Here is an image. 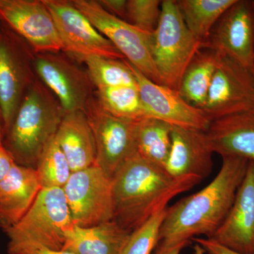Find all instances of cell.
<instances>
[{
  "label": "cell",
  "mask_w": 254,
  "mask_h": 254,
  "mask_svg": "<svg viewBox=\"0 0 254 254\" xmlns=\"http://www.w3.org/2000/svg\"><path fill=\"white\" fill-rule=\"evenodd\" d=\"M222 158L221 168L206 187L167 207L159 242L189 243L199 235L213 237L233 204L249 163L234 155Z\"/></svg>",
  "instance_id": "obj_1"
},
{
  "label": "cell",
  "mask_w": 254,
  "mask_h": 254,
  "mask_svg": "<svg viewBox=\"0 0 254 254\" xmlns=\"http://www.w3.org/2000/svg\"><path fill=\"white\" fill-rule=\"evenodd\" d=\"M112 182L113 220L131 233L175 195L201 180L195 177L175 180L165 169L150 163L136 153L119 169Z\"/></svg>",
  "instance_id": "obj_2"
},
{
  "label": "cell",
  "mask_w": 254,
  "mask_h": 254,
  "mask_svg": "<svg viewBox=\"0 0 254 254\" xmlns=\"http://www.w3.org/2000/svg\"><path fill=\"white\" fill-rule=\"evenodd\" d=\"M65 115L59 100L37 78L3 136L2 144L14 163L36 170L43 150L56 134Z\"/></svg>",
  "instance_id": "obj_3"
},
{
  "label": "cell",
  "mask_w": 254,
  "mask_h": 254,
  "mask_svg": "<svg viewBox=\"0 0 254 254\" xmlns=\"http://www.w3.org/2000/svg\"><path fill=\"white\" fill-rule=\"evenodd\" d=\"M73 225L63 189L42 188L27 213L5 232L8 254L63 250L66 233Z\"/></svg>",
  "instance_id": "obj_4"
},
{
  "label": "cell",
  "mask_w": 254,
  "mask_h": 254,
  "mask_svg": "<svg viewBox=\"0 0 254 254\" xmlns=\"http://www.w3.org/2000/svg\"><path fill=\"white\" fill-rule=\"evenodd\" d=\"M161 8L153 33V61L162 85L178 91L184 73L203 45L187 27L177 0H164Z\"/></svg>",
  "instance_id": "obj_5"
},
{
  "label": "cell",
  "mask_w": 254,
  "mask_h": 254,
  "mask_svg": "<svg viewBox=\"0 0 254 254\" xmlns=\"http://www.w3.org/2000/svg\"><path fill=\"white\" fill-rule=\"evenodd\" d=\"M31 47L0 21V108L3 136L14 120L23 97L36 81Z\"/></svg>",
  "instance_id": "obj_6"
},
{
  "label": "cell",
  "mask_w": 254,
  "mask_h": 254,
  "mask_svg": "<svg viewBox=\"0 0 254 254\" xmlns=\"http://www.w3.org/2000/svg\"><path fill=\"white\" fill-rule=\"evenodd\" d=\"M73 5L125 60L145 77L161 84L152 53L153 33L141 31L125 20L110 14L95 0H73Z\"/></svg>",
  "instance_id": "obj_7"
},
{
  "label": "cell",
  "mask_w": 254,
  "mask_h": 254,
  "mask_svg": "<svg viewBox=\"0 0 254 254\" xmlns=\"http://www.w3.org/2000/svg\"><path fill=\"white\" fill-rule=\"evenodd\" d=\"M63 190L73 225L88 227L113 220V182L96 164L71 173Z\"/></svg>",
  "instance_id": "obj_8"
},
{
  "label": "cell",
  "mask_w": 254,
  "mask_h": 254,
  "mask_svg": "<svg viewBox=\"0 0 254 254\" xmlns=\"http://www.w3.org/2000/svg\"><path fill=\"white\" fill-rule=\"evenodd\" d=\"M86 113L96 145L95 164L110 178L136 154V129L138 120H126L106 113L94 95L88 102Z\"/></svg>",
  "instance_id": "obj_9"
},
{
  "label": "cell",
  "mask_w": 254,
  "mask_h": 254,
  "mask_svg": "<svg viewBox=\"0 0 254 254\" xmlns=\"http://www.w3.org/2000/svg\"><path fill=\"white\" fill-rule=\"evenodd\" d=\"M219 55L208 96L200 109L210 122L254 108V71Z\"/></svg>",
  "instance_id": "obj_10"
},
{
  "label": "cell",
  "mask_w": 254,
  "mask_h": 254,
  "mask_svg": "<svg viewBox=\"0 0 254 254\" xmlns=\"http://www.w3.org/2000/svg\"><path fill=\"white\" fill-rule=\"evenodd\" d=\"M34 65L37 76L59 100L66 114L85 111L95 88L87 71L71 56L61 52L39 53L35 56Z\"/></svg>",
  "instance_id": "obj_11"
},
{
  "label": "cell",
  "mask_w": 254,
  "mask_h": 254,
  "mask_svg": "<svg viewBox=\"0 0 254 254\" xmlns=\"http://www.w3.org/2000/svg\"><path fill=\"white\" fill-rule=\"evenodd\" d=\"M53 16L64 46L71 58L99 56L125 60L124 55L67 0H43Z\"/></svg>",
  "instance_id": "obj_12"
},
{
  "label": "cell",
  "mask_w": 254,
  "mask_h": 254,
  "mask_svg": "<svg viewBox=\"0 0 254 254\" xmlns=\"http://www.w3.org/2000/svg\"><path fill=\"white\" fill-rule=\"evenodd\" d=\"M0 21L25 40L36 54L64 51L54 20L43 0H0Z\"/></svg>",
  "instance_id": "obj_13"
},
{
  "label": "cell",
  "mask_w": 254,
  "mask_h": 254,
  "mask_svg": "<svg viewBox=\"0 0 254 254\" xmlns=\"http://www.w3.org/2000/svg\"><path fill=\"white\" fill-rule=\"evenodd\" d=\"M203 48L254 71V0H235L214 26Z\"/></svg>",
  "instance_id": "obj_14"
},
{
  "label": "cell",
  "mask_w": 254,
  "mask_h": 254,
  "mask_svg": "<svg viewBox=\"0 0 254 254\" xmlns=\"http://www.w3.org/2000/svg\"><path fill=\"white\" fill-rule=\"evenodd\" d=\"M127 63L134 73L148 118L161 120L174 127L207 131L210 122L201 110L187 103L179 91L150 81L131 64Z\"/></svg>",
  "instance_id": "obj_15"
},
{
  "label": "cell",
  "mask_w": 254,
  "mask_h": 254,
  "mask_svg": "<svg viewBox=\"0 0 254 254\" xmlns=\"http://www.w3.org/2000/svg\"><path fill=\"white\" fill-rule=\"evenodd\" d=\"M212 240L242 254H254V161H249L233 204Z\"/></svg>",
  "instance_id": "obj_16"
},
{
  "label": "cell",
  "mask_w": 254,
  "mask_h": 254,
  "mask_svg": "<svg viewBox=\"0 0 254 254\" xmlns=\"http://www.w3.org/2000/svg\"><path fill=\"white\" fill-rule=\"evenodd\" d=\"M213 154L205 131L173 126L165 171L175 180L195 177L202 181L213 170Z\"/></svg>",
  "instance_id": "obj_17"
},
{
  "label": "cell",
  "mask_w": 254,
  "mask_h": 254,
  "mask_svg": "<svg viewBox=\"0 0 254 254\" xmlns=\"http://www.w3.org/2000/svg\"><path fill=\"white\" fill-rule=\"evenodd\" d=\"M42 187L35 169L15 164L0 182V228H12L27 213Z\"/></svg>",
  "instance_id": "obj_18"
},
{
  "label": "cell",
  "mask_w": 254,
  "mask_h": 254,
  "mask_svg": "<svg viewBox=\"0 0 254 254\" xmlns=\"http://www.w3.org/2000/svg\"><path fill=\"white\" fill-rule=\"evenodd\" d=\"M205 132L214 153L254 161V108L210 122Z\"/></svg>",
  "instance_id": "obj_19"
},
{
  "label": "cell",
  "mask_w": 254,
  "mask_h": 254,
  "mask_svg": "<svg viewBox=\"0 0 254 254\" xmlns=\"http://www.w3.org/2000/svg\"><path fill=\"white\" fill-rule=\"evenodd\" d=\"M55 137L72 173L95 165L96 145L84 112L66 113Z\"/></svg>",
  "instance_id": "obj_20"
},
{
  "label": "cell",
  "mask_w": 254,
  "mask_h": 254,
  "mask_svg": "<svg viewBox=\"0 0 254 254\" xmlns=\"http://www.w3.org/2000/svg\"><path fill=\"white\" fill-rule=\"evenodd\" d=\"M130 234L113 220L88 227L73 225L63 250L73 254H120Z\"/></svg>",
  "instance_id": "obj_21"
},
{
  "label": "cell",
  "mask_w": 254,
  "mask_h": 254,
  "mask_svg": "<svg viewBox=\"0 0 254 254\" xmlns=\"http://www.w3.org/2000/svg\"><path fill=\"white\" fill-rule=\"evenodd\" d=\"M220 55L203 48L195 55L184 73L179 93L187 103L201 109L206 100Z\"/></svg>",
  "instance_id": "obj_22"
},
{
  "label": "cell",
  "mask_w": 254,
  "mask_h": 254,
  "mask_svg": "<svg viewBox=\"0 0 254 254\" xmlns=\"http://www.w3.org/2000/svg\"><path fill=\"white\" fill-rule=\"evenodd\" d=\"M173 126L154 118L136 123V143L138 155L150 163L165 169L171 148Z\"/></svg>",
  "instance_id": "obj_23"
},
{
  "label": "cell",
  "mask_w": 254,
  "mask_h": 254,
  "mask_svg": "<svg viewBox=\"0 0 254 254\" xmlns=\"http://www.w3.org/2000/svg\"><path fill=\"white\" fill-rule=\"evenodd\" d=\"M235 1V0H177L187 27L203 46L222 15Z\"/></svg>",
  "instance_id": "obj_24"
},
{
  "label": "cell",
  "mask_w": 254,
  "mask_h": 254,
  "mask_svg": "<svg viewBox=\"0 0 254 254\" xmlns=\"http://www.w3.org/2000/svg\"><path fill=\"white\" fill-rule=\"evenodd\" d=\"M73 59L86 64L87 72L96 89L137 86L134 73L125 60L99 56L79 57Z\"/></svg>",
  "instance_id": "obj_25"
},
{
  "label": "cell",
  "mask_w": 254,
  "mask_h": 254,
  "mask_svg": "<svg viewBox=\"0 0 254 254\" xmlns=\"http://www.w3.org/2000/svg\"><path fill=\"white\" fill-rule=\"evenodd\" d=\"M95 97L106 113L130 120L148 118L138 86H118L96 89Z\"/></svg>",
  "instance_id": "obj_26"
},
{
  "label": "cell",
  "mask_w": 254,
  "mask_h": 254,
  "mask_svg": "<svg viewBox=\"0 0 254 254\" xmlns=\"http://www.w3.org/2000/svg\"><path fill=\"white\" fill-rule=\"evenodd\" d=\"M36 171L42 188L63 189L67 183L72 172L55 136L43 150Z\"/></svg>",
  "instance_id": "obj_27"
},
{
  "label": "cell",
  "mask_w": 254,
  "mask_h": 254,
  "mask_svg": "<svg viewBox=\"0 0 254 254\" xmlns=\"http://www.w3.org/2000/svg\"><path fill=\"white\" fill-rule=\"evenodd\" d=\"M168 205L158 209L141 227L132 232L120 254H152L160 242V230Z\"/></svg>",
  "instance_id": "obj_28"
},
{
  "label": "cell",
  "mask_w": 254,
  "mask_h": 254,
  "mask_svg": "<svg viewBox=\"0 0 254 254\" xmlns=\"http://www.w3.org/2000/svg\"><path fill=\"white\" fill-rule=\"evenodd\" d=\"M162 1L160 0H128L126 21L141 31L153 33L160 22Z\"/></svg>",
  "instance_id": "obj_29"
},
{
  "label": "cell",
  "mask_w": 254,
  "mask_h": 254,
  "mask_svg": "<svg viewBox=\"0 0 254 254\" xmlns=\"http://www.w3.org/2000/svg\"><path fill=\"white\" fill-rule=\"evenodd\" d=\"M191 240L195 242L205 254H242L223 247L212 239L194 237Z\"/></svg>",
  "instance_id": "obj_30"
},
{
  "label": "cell",
  "mask_w": 254,
  "mask_h": 254,
  "mask_svg": "<svg viewBox=\"0 0 254 254\" xmlns=\"http://www.w3.org/2000/svg\"><path fill=\"white\" fill-rule=\"evenodd\" d=\"M98 1L110 14L126 21L127 0H100Z\"/></svg>",
  "instance_id": "obj_31"
},
{
  "label": "cell",
  "mask_w": 254,
  "mask_h": 254,
  "mask_svg": "<svg viewBox=\"0 0 254 254\" xmlns=\"http://www.w3.org/2000/svg\"><path fill=\"white\" fill-rule=\"evenodd\" d=\"M12 157L0 142V182L6 176L15 165Z\"/></svg>",
  "instance_id": "obj_32"
},
{
  "label": "cell",
  "mask_w": 254,
  "mask_h": 254,
  "mask_svg": "<svg viewBox=\"0 0 254 254\" xmlns=\"http://www.w3.org/2000/svg\"><path fill=\"white\" fill-rule=\"evenodd\" d=\"M187 242H180L176 244H168L159 242L153 254H180L184 247H186Z\"/></svg>",
  "instance_id": "obj_33"
},
{
  "label": "cell",
  "mask_w": 254,
  "mask_h": 254,
  "mask_svg": "<svg viewBox=\"0 0 254 254\" xmlns=\"http://www.w3.org/2000/svg\"><path fill=\"white\" fill-rule=\"evenodd\" d=\"M23 254H73L71 252H66L63 250H38L33 251V252H28V253Z\"/></svg>",
  "instance_id": "obj_34"
},
{
  "label": "cell",
  "mask_w": 254,
  "mask_h": 254,
  "mask_svg": "<svg viewBox=\"0 0 254 254\" xmlns=\"http://www.w3.org/2000/svg\"><path fill=\"white\" fill-rule=\"evenodd\" d=\"M3 139V127L1 117L0 116V142H2Z\"/></svg>",
  "instance_id": "obj_35"
},
{
  "label": "cell",
  "mask_w": 254,
  "mask_h": 254,
  "mask_svg": "<svg viewBox=\"0 0 254 254\" xmlns=\"http://www.w3.org/2000/svg\"><path fill=\"white\" fill-rule=\"evenodd\" d=\"M0 116H1V108H0Z\"/></svg>",
  "instance_id": "obj_36"
}]
</instances>
